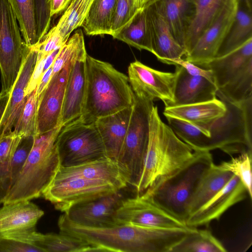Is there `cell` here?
Here are the masks:
<instances>
[{
    "label": "cell",
    "mask_w": 252,
    "mask_h": 252,
    "mask_svg": "<svg viewBox=\"0 0 252 252\" xmlns=\"http://www.w3.org/2000/svg\"><path fill=\"white\" fill-rule=\"evenodd\" d=\"M154 101L135 94L131 116L117 162L128 185L136 189L142 173L149 137V120Z\"/></svg>",
    "instance_id": "obj_7"
},
{
    "label": "cell",
    "mask_w": 252,
    "mask_h": 252,
    "mask_svg": "<svg viewBox=\"0 0 252 252\" xmlns=\"http://www.w3.org/2000/svg\"><path fill=\"white\" fill-rule=\"evenodd\" d=\"M193 0L195 13L186 37L184 48L186 56L190 52L199 37L215 21L231 0Z\"/></svg>",
    "instance_id": "obj_27"
},
{
    "label": "cell",
    "mask_w": 252,
    "mask_h": 252,
    "mask_svg": "<svg viewBox=\"0 0 252 252\" xmlns=\"http://www.w3.org/2000/svg\"><path fill=\"white\" fill-rule=\"evenodd\" d=\"M194 151L193 157L178 171L150 194H143L185 223L192 195L203 174L214 163L210 152Z\"/></svg>",
    "instance_id": "obj_6"
},
{
    "label": "cell",
    "mask_w": 252,
    "mask_h": 252,
    "mask_svg": "<svg viewBox=\"0 0 252 252\" xmlns=\"http://www.w3.org/2000/svg\"><path fill=\"white\" fill-rule=\"evenodd\" d=\"M233 176L231 172L220 169L214 163L203 174L192 195L189 206V215L221 190Z\"/></svg>",
    "instance_id": "obj_28"
},
{
    "label": "cell",
    "mask_w": 252,
    "mask_h": 252,
    "mask_svg": "<svg viewBox=\"0 0 252 252\" xmlns=\"http://www.w3.org/2000/svg\"><path fill=\"white\" fill-rule=\"evenodd\" d=\"M117 0H94L81 27L90 35H111L112 19Z\"/></svg>",
    "instance_id": "obj_31"
},
{
    "label": "cell",
    "mask_w": 252,
    "mask_h": 252,
    "mask_svg": "<svg viewBox=\"0 0 252 252\" xmlns=\"http://www.w3.org/2000/svg\"><path fill=\"white\" fill-rule=\"evenodd\" d=\"M52 66H51L43 73L37 86L36 94L38 103L52 78Z\"/></svg>",
    "instance_id": "obj_47"
},
{
    "label": "cell",
    "mask_w": 252,
    "mask_h": 252,
    "mask_svg": "<svg viewBox=\"0 0 252 252\" xmlns=\"http://www.w3.org/2000/svg\"><path fill=\"white\" fill-rule=\"evenodd\" d=\"M37 42L49 30L51 17L48 0H34Z\"/></svg>",
    "instance_id": "obj_43"
},
{
    "label": "cell",
    "mask_w": 252,
    "mask_h": 252,
    "mask_svg": "<svg viewBox=\"0 0 252 252\" xmlns=\"http://www.w3.org/2000/svg\"><path fill=\"white\" fill-rule=\"evenodd\" d=\"M0 252H41L38 248L29 244L0 238Z\"/></svg>",
    "instance_id": "obj_46"
},
{
    "label": "cell",
    "mask_w": 252,
    "mask_h": 252,
    "mask_svg": "<svg viewBox=\"0 0 252 252\" xmlns=\"http://www.w3.org/2000/svg\"><path fill=\"white\" fill-rule=\"evenodd\" d=\"M222 101L227 105L225 114L208 126L166 118L177 136L194 151L219 149L231 157L244 153L252 155V97L239 103Z\"/></svg>",
    "instance_id": "obj_1"
},
{
    "label": "cell",
    "mask_w": 252,
    "mask_h": 252,
    "mask_svg": "<svg viewBox=\"0 0 252 252\" xmlns=\"http://www.w3.org/2000/svg\"><path fill=\"white\" fill-rule=\"evenodd\" d=\"M60 232L97 246L104 252H169L195 228H154L119 223L110 227L83 226L70 221L64 213L59 218Z\"/></svg>",
    "instance_id": "obj_2"
},
{
    "label": "cell",
    "mask_w": 252,
    "mask_h": 252,
    "mask_svg": "<svg viewBox=\"0 0 252 252\" xmlns=\"http://www.w3.org/2000/svg\"><path fill=\"white\" fill-rule=\"evenodd\" d=\"M86 48L74 59L68 76L63 103L61 124L64 126L80 118L86 87Z\"/></svg>",
    "instance_id": "obj_18"
},
{
    "label": "cell",
    "mask_w": 252,
    "mask_h": 252,
    "mask_svg": "<svg viewBox=\"0 0 252 252\" xmlns=\"http://www.w3.org/2000/svg\"><path fill=\"white\" fill-rule=\"evenodd\" d=\"M56 144L61 167L76 166L107 158L95 122L87 124L78 118L63 126Z\"/></svg>",
    "instance_id": "obj_9"
},
{
    "label": "cell",
    "mask_w": 252,
    "mask_h": 252,
    "mask_svg": "<svg viewBox=\"0 0 252 252\" xmlns=\"http://www.w3.org/2000/svg\"><path fill=\"white\" fill-rule=\"evenodd\" d=\"M223 244L208 229H195L178 243L169 252H225Z\"/></svg>",
    "instance_id": "obj_32"
},
{
    "label": "cell",
    "mask_w": 252,
    "mask_h": 252,
    "mask_svg": "<svg viewBox=\"0 0 252 252\" xmlns=\"http://www.w3.org/2000/svg\"><path fill=\"white\" fill-rule=\"evenodd\" d=\"M94 0H72L54 28L67 41L71 33L81 26Z\"/></svg>",
    "instance_id": "obj_35"
},
{
    "label": "cell",
    "mask_w": 252,
    "mask_h": 252,
    "mask_svg": "<svg viewBox=\"0 0 252 252\" xmlns=\"http://www.w3.org/2000/svg\"><path fill=\"white\" fill-rule=\"evenodd\" d=\"M118 223L154 228L188 227L179 219L161 209L148 196L136 194L125 198L116 210Z\"/></svg>",
    "instance_id": "obj_12"
},
{
    "label": "cell",
    "mask_w": 252,
    "mask_h": 252,
    "mask_svg": "<svg viewBox=\"0 0 252 252\" xmlns=\"http://www.w3.org/2000/svg\"><path fill=\"white\" fill-rule=\"evenodd\" d=\"M127 77L136 96L153 101L160 99L165 106L173 103L175 72L159 71L135 61L128 66Z\"/></svg>",
    "instance_id": "obj_13"
},
{
    "label": "cell",
    "mask_w": 252,
    "mask_h": 252,
    "mask_svg": "<svg viewBox=\"0 0 252 252\" xmlns=\"http://www.w3.org/2000/svg\"><path fill=\"white\" fill-rule=\"evenodd\" d=\"M44 214L30 200L3 204L0 208V238L34 246L40 234L36 225Z\"/></svg>",
    "instance_id": "obj_11"
},
{
    "label": "cell",
    "mask_w": 252,
    "mask_h": 252,
    "mask_svg": "<svg viewBox=\"0 0 252 252\" xmlns=\"http://www.w3.org/2000/svg\"><path fill=\"white\" fill-rule=\"evenodd\" d=\"M247 190L235 175L217 194L198 210L190 214L185 223L187 226L197 228L208 226L214 220H219L230 207L246 198Z\"/></svg>",
    "instance_id": "obj_16"
},
{
    "label": "cell",
    "mask_w": 252,
    "mask_h": 252,
    "mask_svg": "<svg viewBox=\"0 0 252 252\" xmlns=\"http://www.w3.org/2000/svg\"><path fill=\"white\" fill-rule=\"evenodd\" d=\"M236 0L233 21L215 58L224 56L252 39V0Z\"/></svg>",
    "instance_id": "obj_26"
},
{
    "label": "cell",
    "mask_w": 252,
    "mask_h": 252,
    "mask_svg": "<svg viewBox=\"0 0 252 252\" xmlns=\"http://www.w3.org/2000/svg\"><path fill=\"white\" fill-rule=\"evenodd\" d=\"M37 52L27 45L23 64L11 91L6 108L0 124V138L11 133L25 105V92L36 63Z\"/></svg>",
    "instance_id": "obj_19"
},
{
    "label": "cell",
    "mask_w": 252,
    "mask_h": 252,
    "mask_svg": "<svg viewBox=\"0 0 252 252\" xmlns=\"http://www.w3.org/2000/svg\"><path fill=\"white\" fill-rule=\"evenodd\" d=\"M34 246L41 252H102L100 247L77 237L60 232L42 234Z\"/></svg>",
    "instance_id": "obj_30"
},
{
    "label": "cell",
    "mask_w": 252,
    "mask_h": 252,
    "mask_svg": "<svg viewBox=\"0 0 252 252\" xmlns=\"http://www.w3.org/2000/svg\"><path fill=\"white\" fill-rule=\"evenodd\" d=\"M168 64L179 65L183 67L190 75L202 76L214 83L213 74L210 70L201 68L182 58L170 60Z\"/></svg>",
    "instance_id": "obj_44"
},
{
    "label": "cell",
    "mask_w": 252,
    "mask_h": 252,
    "mask_svg": "<svg viewBox=\"0 0 252 252\" xmlns=\"http://www.w3.org/2000/svg\"><path fill=\"white\" fill-rule=\"evenodd\" d=\"M33 141L34 136H32L22 137L17 147L10 164V187L23 167L32 147Z\"/></svg>",
    "instance_id": "obj_41"
},
{
    "label": "cell",
    "mask_w": 252,
    "mask_h": 252,
    "mask_svg": "<svg viewBox=\"0 0 252 252\" xmlns=\"http://www.w3.org/2000/svg\"><path fill=\"white\" fill-rule=\"evenodd\" d=\"M63 126L34 136L32 147L23 167L0 200L3 204L41 196L61 167L56 140Z\"/></svg>",
    "instance_id": "obj_5"
},
{
    "label": "cell",
    "mask_w": 252,
    "mask_h": 252,
    "mask_svg": "<svg viewBox=\"0 0 252 252\" xmlns=\"http://www.w3.org/2000/svg\"><path fill=\"white\" fill-rule=\"evenodd\" d=\"M252 63V39L235 50L215 58L199 66L210 70L218 89L221 88Z\"/></svg>",
    "instance_id": "obj_23"
},
{
    "label": "cell",
    "mask_w": 252,
    "mask_h": 252,
    "mask_svg": "<svg viewBox=\"0 0 252 252\" xmlns=\"http://www.w3.org/2000/svg\"><path fill=\"white\" fill-rule=\"evenodd\" d=\"M143 8L139 0H117L112 19L111 35L121 29L138 10Z\"/></svg>",
    "instance_id": "obj_40"
},
{
    "label": "cell",
    "mask_w": 252,
    "mask_h": 252,
    "mask_svg": "<svg viewBox=\"0 0 252 252\" xmlns=\"http://www.w3.org/2000/svg\"><path fill=\"white\" fill-rule=\"evenodd\" d=\"M60 48L56 49L48 55L45 60L43 73L47 70L53 64L60 50Z\"/></svg>",
    "instance_id": "obj_50"
},
{
    "label": "cell",
    "mask_w": 252,
    "mask_h": 252,
    "mask_svg": "<svg viewBox=\"0 0 252 252\" xmlns=\"http://www.w3.org/2000/svg\"><path fill=\"white\" fill-rule=\"evenodd\" d=\"M10 93L0 92V124L10 97Z\"/></svg>",
    "instance_id": "obj_49"
},
{
    "label": "cell",
    "mask_w": 252,
    "mask_h": 252,
    "mask_svg": "<svg viewBox=\"0 0 252 252\" xmlns=\"http://www.w3.org/2000/svg\"><path fill=\"white\" fill-rule=\"evenodd\" d=\"M8 0H0L1 93H10L24 59L26 46Z\"/></svg>",
    "instance_id": "obj_10"
},
{
    "label": "cell",
    "mask_w": 252,
    "mask_h": 252,
    "mask_svg": "<svg viewBox=\"0 0 252 252\" xmlns=\"http://www.w3.org/2000/svg\"><path fill=\"white\" fill-rule=\"evenodd\" d=\"M85 47L83 33L82 30L79 29L70 37H69L66 42L61 48L52 65V76L60 71Z\"/></svg>",
    "instance_id": "obj_39"
},
{
    "label": "cell",
    "mask_w": 252,
    "mask_h": 252,
    "mask_svg": "<svg viewBox=\"0 0 252 252\" xmlns=\"http://www.w3.org/2000/svg\"><path fill=\"white\" fill-rule=\"evenodd\" d=\"M154 1L145 7L153 54L160 62L168 64L170 60L186 56V52L173 36L166 22L157 10Z\"/></svg>",
    "instance_id": "obj_20"
},
{
    "label": "cell",
    "mask_w": 252,
    "mask_h": 252,
    "mask_svg": "<svg viewBox=\"0 0 252 252\" xmlns=\"http://www.w3.org/2000/svg\"><path fill=\"white\" fill-rule=\"evenodd\" d=\"M122 189L106 181L58 171L41 196L52 203L56 210L65 213L76 204Z\"/></svg>",
    "instance_id": "obj_8"
},
{
    "label": "cell",
    "mask_w": 252,
    "mask_h": 252,
    "mask_svg": "<svg viewBox=\"0 0 252 252\" xmlns=\"http://www.w3.org/2000/svg\"><path fill=\"white\" fill-rule=\"evenodd\" d=\"M252 155L247 153L239 154L218 166L221 169L231 172L237 176L246 188L250 198L252 199Z\"/></svg>",
    "instance_id": "obj_38"
},
{
    "label": "cell",
    "mask_w": 252,
    "mask_h": 252,
    "mask_svg": "<svg viewBox=\"0 0 252 252\" xmlns=\"http://www.w3.org/2000/svg\"><path fill=\"white\" fill-rule=\"evenodd\" d=\"M195 151L160 119L157 106L150 115L149 137L137 194L149 195L194 156Z\"/></svg>",
    "instance_id": "obj_3"
},
{
    "label": "cell",
    "mask_w": 252,
    "mask_h": 252,
    "mask_svg": "<svg viewBox=\"0 0 252 252\" xmlns=\"http://www.w3.org/2000/svg\"><path fill=\"white\" fill-rule=\"evenodd\" d=\"M112 36L139 50H145L153 54L145 7L138 10L125 25Z\"/></svg>",
    "instance_id": "obj_29"
},
{
    "label": "cell",
    "mask_w": 252,
    "mask_h": 252,
    "mask_svg": "<svg viewBox=\"0 0 252 252\" xmlns=\"http://www.w3.org/2000/svg\"><path fill=\"white\" fill-rule=\"evenodd\" d=\"M217 96L231 103H239L252 97V63L218 89Z\"/></svg>",
    "instance_id": "obj_33"
},
{
    "label": "cell",
    "mask_w": 252,
    "mask_h": 252,
    "mask_svg": "<svg viewBox=\"0 0 252 252\" xmlns=\"http://www.w3.org/2000/svg\"><path fill=\"white\" fill-rule=\"evenodd\" d=\"M227 111L225 102L217 97L196 103L165 106L163 114L198 126L211 125L222 117Z\"/></svg>",
    "instance_id": "obj_24"
},
{
    "label": "cell",
    "mask_w": 252,
    "mask_h": 252,
    "mask_svg": "<svg viewBox=\"0 0 252 252\" xmlns=\"http://www.w3.org/2000/svg\"><path fill=\"white\" fill-rule=\"evenodd\" d=\"M72 0H48L51 17L58 15L65 10Z\"/></svg>",
    "instance_id": "obj_48"
},
{
    "label": "cell",
    "mask_w": 252,
    "mask_h": 252,
    "mask_svg": "<svg viewBox=\"0 0 252 252\" xmlns=\"http://www.w3.org/2000/svg\"><path fill=\"white\" fill-rule=\"evenodd\" d=\"M154 4L175 39L184 49L187 35L195 13L194 0H155Z\"/></svg>",
    "instance_id": "obj_22"
},
{
    "label": "cell",
    "mask_w": 252,
    "mask_h": 252,
    "mask_svg": "<svg viewBox=\"0 0 252 252\" xmlns=\"http://www.w3.org/2000/svg\"><path fill=\"white\" fill-rule=\"evenodd\" d=\"M236 0H231L215 21L199 37L185 60L200 66L213 59L233 21Z\"/></svg>",
    "instance_id": "obj_17"
},
{
    "label": "cell",
    "mask_w": 252,
    "mask_h": 252,
    "mask_svg": "<svg viewBox=\"0 0 252 252\" xmlns=\"http://www.w3.org/2000/svg\"><path fill=\"white\" fill-rule=\"evenodd\" d=\"M46 58L37 54L36 63L25 90V96L31 94L36 89L43 74Z\"/></svg>",
    "instance_id": "obj_45"
},
{
    "label": "cell",
    "mask_w": 252,
    "mask_h": 252,
    "mask_svg": "<svg viewBox=\"0 0 252 252\" xmlns=\"http://www.w3.org/2000/svg\"><path fill=\"white\" fill-rule=\"evenodd\" d=\"M132 107L99 118L95 122L103 142L107 157L116 162L126 135Z\"/></svg>",
    "instance_id": "obj_25"
},
{
    "label": "cell",
    "mask_w": 252,
    "mask_h": 252,
    "mask_svg": "<svg viewBox=\"0 0 252 252\" xmlns=\"http://www.w3.org/2000/svg\"><path fill=\"white\" fill-rule=\"evenodd\" d=\"M125 198L122 190L76 204L64 213L72 222L83 226L105 227L118 223L116 210Z\"/></svg>",
    "instance_id": "obj_15"
},
{
    "label": "cell",
    "mask_w": 252,
    "mask_h": 252,
    "mask_svg": "<svg viewBox=\"0 0 252 252\" xmlns=\"http://www.w3.org/2000/svg\"><path fill=\"white\" fill-rule=\"evenodd\" d=\"M22 137L12 132L0 138V187L5 194L10 186V164Z\"/></svg>",
    "instance_id": "obj_37"
},
{
    "label": "cell",
    "mask_w": 252,
    "mask_h": 252,
    "mask_svg": "<svg viewBox=\"0 0 252 252\" xmlns=\"http://www.w3.org/2000/svg\"><path fill=\"white\" fill-rule=\"evenodd\" d=\"M135 94L128 77L111 63L87 54L86 87L83 109L79 118L91 124L133 105Z\"/></svg>",
    "instance_id": "obj_4"
},
{
    "label": "cell",
    "mask_w": 252,
    "mask_h": 252,
    "mask_svg": "<svg viewBox=\"0 0 252 252\" xmlns=\"http://www.w3.org/2000/svg\"><path fill=\"white\" fill-rule=\"evenodd\" d=\"M17 19L26 45L37 42L34 0H8Z\"/></svg>",
    "instance_id": "obj_34"
},
{
    "label": "cell",
    "mask_w": 252,
    "mask_h": 252,
    "mask_svg": "<svg viewBox=\"0 0 252 252\" xmlns=\"http://www.w3.org/2000/svg\"><path fill=\"white\" fill-rule=\"evenodd\" d=\"M37 107L35 89L27 96L23 109L11 132L13 134L22 137L36 135Z\"/></svg>",
    "instance_id": "obj_36"
},
{
    "label": "cell",
    "mask_w": 252,
    "mask_h": 252,
    "mask_svg": "<svg viewBox=\"0 0 252 252\" xmlns=\"http://www.w3.org/2000/svg\"><path fill=\"white\" fill-rule=\"evenodd\" d=\"M66 41L53 27L39 42L32 46L37 55L46 57L54 50L61 48Z\"/></svg>",
    "instance_id": "obj_42"
},
{
    "label": "cell",
    "mask_w": 252,
    "mask_h": 252,
    "mask_svg": "<svg viewBox=\"0 0 252 252\" xmlns=\"http://www.w3.org/2000/svg\"><path fill=\"white\" fill-rule=\"evenodd\" d=\"M77 55L52 76L43 92L38 103L36 134L62 126V112L66 84L72 63Z\"/></svg>",
    "instance_id": "obj_14"
},
{
    "label": "cell",
    "mask_w": 252,
    "mask_h": 252,
    "mask_svg": "<svg viewBox=\"0 0 252 252\" xmlns=\"http://www.w3.org/2000/svg\"><path fill=\"white\" fill-rule=\"evenodd\" d=\"M174 102L178 106L210 101L217 98L215 83L202 76H192L179 65H175Z\"/></svg>",
    "instance_id": "obj_21"
}]
</instances>
